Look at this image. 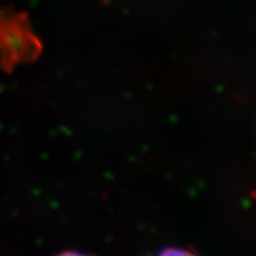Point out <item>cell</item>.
<instances>
[{
  "instance_id": "3",
  "label": "cell",
  "mask_w": 256,
  "mask_h": 256,
  "mask_svg": "<svg viewBox=\"0 0 256 256\" xmlns=\"http://www.w3.org/2000/svg\"><path fill=\"white\" fill-rule=\"evenodd\" d=\"M56 256H92L86 253H82V252H78V251H63L59 254H57Z\"/></svg>"
},
{
  "instance_id": "2",
  "label": "cell",
  "mask_w": 256,
  "mask_h": 256,
  "mask_svg": "<svg viewBox=\"0 0 256 256\" xmlns=\"http://www.w3.org/2000/svg\"><path fill=\"white\" fill-rule=\"evenodd\" d=\"M158 256H198L189 251L182 250V249H175V248H170V249H166Z\"/></svg>"
},
{
  "instance_id": "1",
  "label": "cell",
  "mask_w": 256,
  "mask_h": 256,
  "mask_svg": "<svg viewBox=\"0 0 256 256\" xmlns=\"http://www.w3.org/2000/svg\"><path fill=\"white\" fill-rule=\"evenodd\" d=\"M41 50L26 16L14 13L0 16V70L9 72L18 64L34 60Z\"/></svg>"
}]
</instances>
